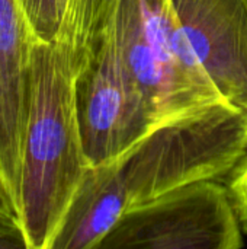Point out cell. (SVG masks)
Instances as JSON below:
<instances>
[{"label": "cell", "instance_id": "6", "mask_svg": "<svg viewBox=\"0 0 247 249\" xmlns=\"http://www.w3.org/2000/svg\"><path fill=\"white\" fill-rule=\"evenodd\" d=\"M169 4L224 101L247 112V0H169Z\"/></svg>", "mask_w": 247, "mask_h": 249}, {"label": "cell", "instance_id": "2", "mask_svg": "<svg viewBox=\"0 0 247 249\" xmlns=\"http://www.w3.org/2000/svg\"><path fill=\"white\" fill-rule=\"evenodd\" d=\"M71 63L57 44L35 41L17 178V216L29 249L49 245L87 172Z\"/></svg>", "mask_w": 247, "mask_h": 249}, {"label": "cell", "instance_id": "3", "mask_svg": "<svg viewBox=\"0 0 247 249\" xmlns=\"http://www.w3.org/2000/svg\"><path fill=\"white\" fill-rule=\"evenodd\" d=\"M112 26L121 57L157 124L224 102L195 58L169 0H119Z\"/></svg>", "mask_w": 247, "mask_h": 249}, {"label": "cell", "instance_id": "4", "mask_svg": "<svg viewBox=\"0 0 247 249\" xmlns=\"http://www.w3.org/2000/svg\"><path fill=\"white\" fill-rule=\"evenodd\" d=\"M242 226L224 181L205 179L125 212L95 249H239Z\"/></svg>", "mask_w": 247, "mask_h": 249}, {"label": "cell", "instance_id": "7", "mask_svg": "<svg viewBox=\"0 0 247 249\" xmlns=\"http://www.w3.org/2000/svg\"><path fill=\"white\" fill-rule=\"evenodd\" d=\"M35 41L17 0H0V177L16 213Z\"/></svg>", "mask_w": 247, "mask_h": 249}, {"label": "cell", "instance_id": "9", "mask_svg": "<svg viewBox=\"0 0 247 249\" xmlns=\"http://www.w3.org/2000/svg\"><path fill=\"white\" fill-rule=\"evenodd\" d=\"M36 41L57 44L67 18L70 0H17Z\"/></svg>", "mask_w": 247, "mask_h": 249}, {"label": "cell", "instance_id": "10", "mask_svg": "<svg viewBox=\"0 0 247 249\" xmlns=\"http://www.w3.org/2000/svg\"><path fill=\"white\" fill-rule=\"evenodd\" d=\"M224 184L227 185L240 226L247 233V153L226 178Z\"/></svg>", "mask_w": 247, "mask_h": 249}, {"label": "cell", "instance_id": "1", "mask_svg": "<svg viewBox=\"0 0 247 249\" xmlns=\"http://www.w3.org/2000/svg\"><path fill=\"white\" fill-rule=\"evenodd\" d=\"M247 153V112L218 102L156 124L90 166L49 249H95L130 209L197 181H226Z\"/></svg>", "mask_w": 247, "mask_h": 249}, {"label": "cell", "instance_id": "12", "mask_svg": "<svg viewBox=\"0 0 247 249\" xmlns=\"http://www.w3.org/2000/svg\"><path fill=\"white\" fill-rule=\"evenodd\" d=\"M0 209L17 214L16 210H15V207H13V204H12V201H10V198H9V196H7V191H6V188H4V184H3L1 177H0ZM17 217H19V216H17Z\"/></svg>", "mask_w": 247, "mask_h": 249}, {"label": "cell", "instance_id": "11", "mask_svg": "<svg viewBox=\"0 0 247 249\" xmlns=\"http://www.w3.org/2000/svg\"><path fill=\"white\" fill-rule=\"evenodd\" d=\"M0 249H29L17 214L0 209Z\"/></svg>", "mask_w": 247, "mask_h": 249}, {"label": "cell", "instance_id": "8", "mask_svg": "<svg viewBox=\"0 0 247 249\" xmlns=\"http://www.w3.org/2000/svg\"><path fill=\"white\" fill-rule=\"evenodd\" d=\"M119 0H70L66 23L57 42L79 73L108 32Z\"/></svg>", "mask_w": 247, "mask_h": 249}, {"label": "cell", "instance_id": "5", "mask_svg": "<svg viewBox=\"0 0 247 249\" xmlns=\"http://www.w3.org/2000/svg\"><path fill=\"white\" fill-rule=\"evenodd\" d=\"M74 96L89 166L112 160L157 124L121 57L112 23L76 74Z\"/></svg>", "mask_w": 247, "mask_h": 249}]
</instances>
